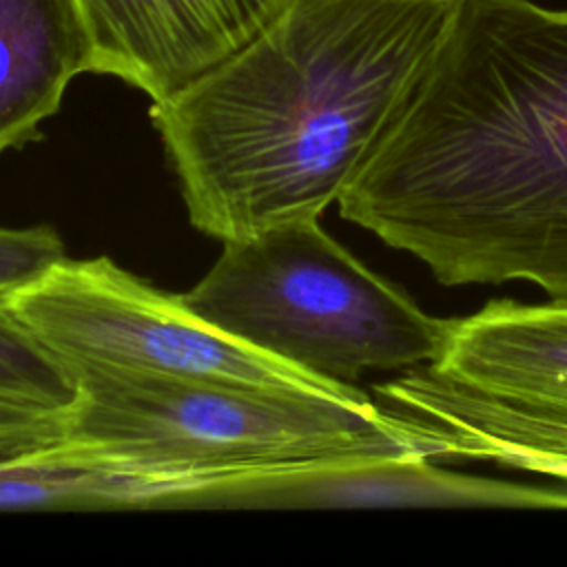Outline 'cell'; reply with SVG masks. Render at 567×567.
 <instances>
[{
    "instance_id": "1",
    "label": "cell",
    "mask_w": 567,
    "mask_h": 567,
    "mask_svg": "<svg viewBox=\"0 0 567 567\" xmlns=\"http://www.w3.org/2000/svg\"><path fill=\"white\" fill-rule=\"evenodd\" d=\"M337 204L443 286L567 301V9L458 0Z\"/></svg>"
},
{
    "instance_id": "2",
    "label": "cell",
    "mask_w": 567,
    "mask_h": 567,
    "mask_svg": "<svg viewBox=\"0 0 567 567\" xmlns=\"http://www.w3.org/2000/svg\"><path fill=\"white\" fill-rule=\"evenodd\" d=\"M458 0H290L224 62L151 102L190 224L224 241L319 217L359 173Z\"/></svg>"
},
{
    "instance_id": "3",
    "label": "cell",
    "mask_w": 567,
    "mask_h": 567,
    "mask_svg": "<svg viewBox=\"0 0 567 567\" xmlns=\"http://www.w3.org/2000/svg\"><path fill=\"white\" fill-rule=\"evenodd\" d=\"M66 452L144 476H202L352 454L414 452L357 385L284 392L197 379L75 372Z\"/></svg>"
},
{
    "instance_id": "4",
    "label": "cell",
    "mask_w": 567,
    "mask_h": 567,
    "mask_svg": "<svg viewBox=\"0 0 567 567\" xmlns=\"http://www.w3.org/2000/svg\"><path fill=\"white\" fill-rule=\"evenodd\" d=\"M182 297L213 328L312 377L354 385L370 370L432 363L452 319L421 310L332 239L319 217L224 241Z\"/></svg>"
},
{
    "instance_id": "5",
    "label": "cell",
    "mask_w": 567,
    "mask_h": 567,
    "mask_svg": "<svg viewBox=\"0 0 567 567\" xmlns=\"http://www.w3.org/2000/svg\"><path fill=\"white\" fill-rule=\"evenodd\" d=\"M0 310L71 374H146L284 392L352 388L261 354L199 319L179 295L157 290L109 257H64L0 295Z\"/></svg>"
},
{
    "instance_id": "6",
    "label": "cell",
    "mask_w": 567,
    "mask_h": 567,
    "mask_svg": "<svg viewBox=\"0 0 567 567\" xmlns=\"http://www.w3.org/2000/svg\"><path fill=\"white\" fill-rule=\"evenodd\" d=\"M182 507L567 509V487L467 476L416 452L352 454L197 478Z\"/></svg>"
},
{
    "instance_id": "7",
    "label": "cell",
    "mask_w": 567,
    "mask_h": 567,
    "mask_svg": "<svg viewBox=\"0 0 567 567\" xmlns=\"http://www.w3.org/2000/svg\"><path fill=\"white\" fill-rule=\"evenodd\" d=\"M290 0H80L91 73L159 102L252 40Z\"/></svg>"
},
{
    "instance_id": "8",
    "label": "cell",
    "mask_w": 567,
    "mask_h": 567,
    "mask_svg": "<svg viewBox=\"0 0 567 567\" xmlns=\"http://www.w3.org/2000/svg\"><path fill=\"white\" fill-rule=\"evenodd\" d=\"M425 368L483 399L567 427V301L492 299L450 321L441 354Z\"/></svg>"
},
{
    "instance_id": "9",
    "label": "cell",
    "mask_w": 567,
    "mask_h": 567,
    "mask_svg": "<svg viewBox=\"0 0 567 567\" xmlns=\"http://www.w3.org/2000/svg\"><path fill=\"white\" fill-rule=\"evenodd\" d=\"M399 436L432 461H489L567 483V427L540 421L410 368L372 388Z\"/></svg>"
},
{
    "instance_id": "10",
    "label": "cell",
    "mask_w": 567,
    "mask_h": 567,
    "mask_svg": "<svg viewBox=\"0 0 567 567\" xmlns=\"http://www.w3.org/2000/svg\"><path fill=\"white\" fill-rule=\"evenodd\" d=\"M93 49L80 0H0V153L42 137Z\"/></svg>"
},
{
    "instance_id": "11",
    "label": "cell",
    "mask_w": 567,
    "mask_h": 567,
    "mask_svg": "<svg viewBox=\"0 0 567 567\" xmlns=\"http://www.w3.org/2000/svg\"><path fill=\"white\" fill-rule=\"evenodd\" d=\"M179 485L80 458L58 441L0 452V512L171 509Z\"/></svg>"
},
{
    "instance_id": "12",
    "label": "cell",
    "mask_w": 567,
    "mask_h": 567,
    "mask_svg": "<svg viewBox=\"0 0 567 567\" xmlns=\"http://www.w3.org/2000/svg\"><path fill=\"white\" fill-rule=\"evenodd\" d=\"M78 399L71 372L0 310V401L66 412Z\"/></svg>"
},
{
    "instance_id": "13",
    "label": "cell",
    "mask_w": 567,
    "mask_h": 567,
    "mask_svg": "<svg viewBox=\"0 0 567 567\" xmlns=\"http://www.w3.org/2000/svg\"><path fill=\"white\" fill-rule=\"evenodd\" d=\"M64 257V241L51 226H0V295L35 279Z\"/></svg>"
},
{
    "instance_id": "14",
    "label": "cell",
    "mask_w": 567,
    "mask_h": 567,
    "mask_svg": "<svg viewBox=\"0 0 567 567\" xmlns=\"http://www.w3.org/2000/svg\"><path fill=\"white\" fill-rule=\"evenodd\" d=\"M64 436V412L0 401V452L55 443Z\"/></svg>"
}]
</instances>
